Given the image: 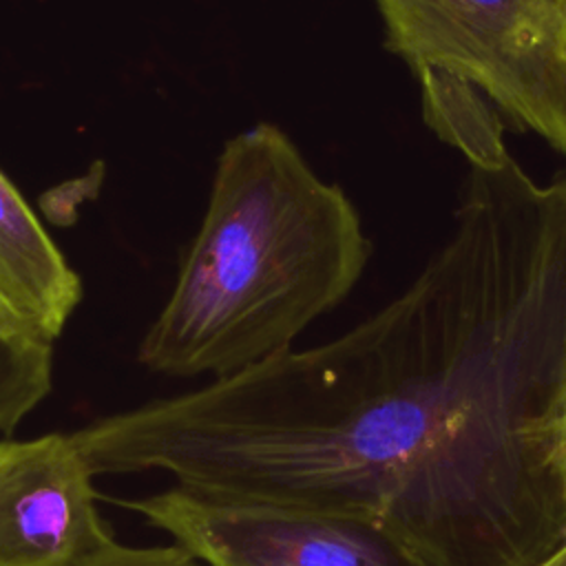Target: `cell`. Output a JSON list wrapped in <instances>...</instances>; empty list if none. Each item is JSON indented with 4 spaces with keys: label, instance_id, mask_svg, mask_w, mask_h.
<instances>
[{
    "label": "cell",
    "instance_id": "cell-1",
    "mask_svg": "<svg viewBox=\"0 0 566 566\" xmlns=\"http://www.w3.org/2000/svg\"><path fill=\"white\" fill-rule=\"evenodd\" d=\"M449 241L382 310L243 371L230 462L261 504L376 524L420 566H533L566 533V172L535 184L497 117Z\"/></svg>",
    "mask_w": 566,
    "mask_h": 566
},
{
    "label": "cell",
    "instance_id": "cell-2",
    "mask_svg": "<svg viewBox=\"0 0 566 566\" xmlns=\"http://www.w3.org/2000/svg\"><path fill=\"white\" fill-rule=\"evenodd\" d=\"M367 254L347 195L279 126L254 124L219 155L206 214L137 360L223 378L285 352L349 294Z\"/></svg>",
    "mask_w": 566,
    "mask_h": 566
},
{
    "label": "cell",
    "instance_id": "cell-3",
    "mask_svg": "<svg viewBox=\"0 0 566 566\" xmlns=\"http://www.w3.org/2000/svg\"><path fill=\"white\" fill-rule=\"evenodd\" d=\"M387 46L420 77L486 95L566 153V0H376Z\"/></svg>",
    "mask_w": 566,
    "mask_h": 566
},
{
    "label": "cell",
    "instance_id": "cell-4",
    "mask_svg": "<svg viewBox=\"0 0 566 566\" xmlns=\"http://www.w3.org/2000/svg\"><path fill=\"white\" fill-rule=\"evenodd\" d=\"M210 566H420L371 522L232 502L179 484L124 502Z\"/></svg>",
    "mask_w": 566,
    "mask_h": 566
},
{
    "label": "cell",
    "instance_id": "cell-5",
    "mask_svg": "<svg viewBox=\"0 0 566 566\" xmlns=\"http://www.w3.org/2000/svg\"><path fill=\"white\" fill-rule=\"evenodd\" d=\"M97 478L73 433L0 442V566H84L108 546Z\"/></svg>",
    "mask_w": 566,
    "mask_h": 566
},
{
    "label": "cell",
    "instance_id": "cell-6",
    "mask_svg": "<svg viewBox=\"0 0 566 566\" xmlns=\"http://www.w3.org/2000/svg\"><path fill=\"white\" fill-rule=\"evenodd\" d=\"M82 301V281L0 170V310L53 343Z\"/></svg>",
    "mask_w": 566,
    "mask_h": 566
},
{
    "label": "cell",
    "instance_id": "cell-7",
    "mask_svg": "<svg viewBox=\"0 0 566 566\" xmlns=\"http://www.w3.org/2000/svg\"><path fill=\"white\" fill-rule=\"evenodd\" d=\"M53 387V343L0 310V431H13Z\"/></svg>",
    "mask_w": 566,
    "mask_h": 566
},
{
    "label": "cell",
    "instance_id": "cell-8",
    "mask_svg": "<svg viewBox=\"0 0 566 566\" xmlns=\"http://www.w3.org/2000/svg\"><path fill=\"white\" fill-rule=\"evenodd\" d=\"M84 566H210L179 542L161 546H124L111 542Z\"/></svg>",
    "mask_w": 566,
    "mask_h": 566
},
{
    "label": "cell",
    "instance_id": "cell-9",
    "mask_svg": "<svg viewBox=\"0 0 566 566\" xmlns=\"http://www.w3.org/2000/svg\"><path fill=\"white\" fill-rule=\"evenodd\" d=\"M533 566H566V533L557 542V546L548 555H544L537 564H533Z\"/></svg>",
    "mask_w": 566,
    "mask_h": 566
}]
</instances>
